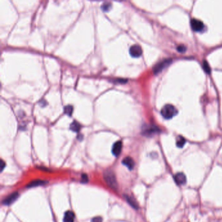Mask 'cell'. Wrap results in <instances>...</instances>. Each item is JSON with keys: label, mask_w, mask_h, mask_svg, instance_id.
Segmentation results:
<instances>
[{"label": "cell", "mask_w": 222, "mask_h": 222, "mask_svg": "<svg viewBox=\"0 0 222 222\" xmlns=\"http://www.w3.org/2000/svg\"><path fill=\"white\" fill-rule=\"evenodd\" d=\"M104 178L108 184V186L113 190L117 188V182L114 173L111 170H106L104 173Z\"/></svg>", "instance_id": "6da1fadb"}, {"label": "cell", "mask_w": 222, "mask_h": 222, "mask_svg": "<svg viewBox=\"0 0 222 222\" xmlns=\"http://www.w3.org/2000/svg\"><path fill=\"white\" fill-rule=\"evenodd\" d=\"M177 113L176 108L171 104H166L162 108L161 114L166 119H170Z\"/></svg>", "instance_id": "7a4b0ae2"}, {"label": "cell", "mask_w": 222, "mask_h": 222, "mask_svg": "<svg viewBox=\"0 0 222 222\" xmlns=\"http://www.w3.org/2000/svg\"><path fill=\"white\" fill-rule=\"evenodd\" d=\"M172 60L171 59H166V60H163L159 63H158L157 65H155V66L153 67V71L154 74H158L162 70H164L166 67L171 63Z\"/></svg>", "instance_id": "3957f363"}, {"label": "cell", "mask_w": 222, "mask_h": 222, "mask_svg": "<svg viewBox=\"0 0 222 222\" xmlns=\"http://www.w3.org/2000/svg\"><path fill=\"white\" fill-rule=\"evenodd\" d=\"M191 27L194 31L199 32L203 31L205 26L202 21L194 18L191 20Z\"/></svg>", "instance_id": "277c9868"}, {"label": "cell", "mask_w": 222, "mask_h": 222, "mask_svg": "<svg viewBox=\"0 0 222 222\" xmlns=\"http://www.w3.org/2000/svg\"><path fill=\"white\" fill-rule=\"evenodd\" d=\"M130 54L133 57H139L142 54V48L138 44H134L130 48Z\"/></svg>", "instance_id": "5b68a950"}, {"label": "cell", "mask_w": 222, "mask_h": 222, "mask_svg": "<svg viewBox=\"0 0 222 222\" xmlns=\"http://www.w3.org/2000/svg\"><path fill=\"white\" fill-rule=\"evenodd\" d=\"M174 180L177 185H184L186 182V176L182 173H178L174 176Z\"/></svg>", "instance_id": "8992f818"}, {"label": "cell", "mask_w": 222, "mask_h": 222, "mask_svg": "<svg viewBox=\"0 0 222 222\" xmlns=\"http://www.w3.org/2000/svg\"><path fill=\"white\" fill-rule=\"evenodd\" d=\"M18 192H14V193L10 194L9 196H7L3 201V204L5 205H9L12 204L14 201H16L18 197Z\"/></svg>", "instance_id": "52a82bcc"}, {"label": "cell", "mask_w": 222, "mask_h": 222, "mask_svg": "<svg viewBox=\"0 0 222 222\" xmlns=\"http://www.w3.org/2000/svg\"><path fill=\"white\" fill-rule=\"evenodd\" d=\"M123 148V143L121 141L115 142L112 147V153L115 157H118L120 154Z\"/></svg>", "instance_id": "ba28073f"}, {"label": "cell", "mask_w": 222, "mask_h": 222, "mask_svg": "<svg viewBox=\"0 0 222 222\" xmlns=\"http://www.w3.org/2000/svg\"><path fill=\"white\" fill-rule=\"evenodd\" d=\"M123 164L127 166L130 170L134 169L135 166V162L132 158L130 157H126L122 161Z\"/></svg>", "instance_id": "9c48e42d"}, {"label": "cell", "mask_w": 222, "mask_h": 222, "mask_svg": "<svg viewBox=\"0 0 222 222\" xmlns=\"http://www.w3.org/2000/svg\"><path fill=\"white\" fill-rule=\"evenodd\" d=\"M47 183L46 181H42V180H35L31 181L29 184H27V188H33V187H37L40 186H43V185L46 184Z\"/></svg>", "instance_id": "30bf717a"}, {"label": "cell", "mask_w": 222, "mask_h": 222, "mask_svg": "<svg viewBox=\"0 0 222 222\" xmlns=\"http://www.w3.org/2000/svg\"><path fill=\"white\" fill-rule=\"evenodd\" d=\"M75 221V214L72 211H66L63 218V222H74Z\"/></svg>", "instance_id": "8fae6325"}, {"label": "cell", "mask_w": 222, "mask_h": 222, "mask_svg": "<svg viewBox=\"0 0 222 222\" xmlns=\"http://www.w3.org/2000/svg\"><path fill=\"white\" fill-rule=\"evenodd\" d=\"M124 197L126 198V199H127V202L133 207V208H134V209H138V205L136 203V201H135V199L134 198H132V197L128 195H126L124 196Z\"/></svg>", "instance_id": "7c38bea8"}, {"label": "cell", "mask_w": 222, "mask_h": 222, "mask_svg": "<svg viewBox=\"0 0 222 222\" xmlns=\"http://www.w3.org/2000/svg\"><path fill=\"white\" fill-rule=\"evenodd\" d=\"M70 128L73 132H78L81 128V126L77 121H74L72 123H71L70 126Z\"/></svg>", "instance_id": "4fadbf2b"}, {"label": "cell", "mask_w": 222, "mask_h": 222, "mask_svg": "<svg viewBox=\"0 0 222 222\" xmlns=\"http://www.w3.org/2000/svg\"><path fill=\"white\" fill-rule=\"evenodd\" d=\"M186 143V139H185L182 136H179L178 139L176 140V145L179 148L183 147V146Z\"/></svg>", "instance_id": "5bb4252c"}, {"label": "cell", "mask_w": 222, "mask_h": 222, "mask_svg": "<svg viewBox=\"0 0 222 222\" xmlns=\"http://www.w3.org/2000/svg\"><path fill=\"white\" fill-rule=\"evenodd\" d=\"M158 130H159L157 128H155V127H152L151 128H148L145 130V134L147 136H149V135L153 134H154V133L158 132Z\"/></svg>", "instance_id": "9a60e30c"}, {"label": "cell", "mask_w": 222, "mask_h": 222, "mask_svg": "<svg viewBox=\"0 0 222 222\" xmlns=\"http://www.w3.org/2000/svg\"><path fill=\"white\" fill-rule=\"evenodd\" d=\"M72 112H73V108L72 106H66L65 108V113L66 114H67L69 116H71L72 113Z\"/></svg>", "instance_id": "2e32d148"}, {"label": "cell", "mask_w": 222, "mask_h": 222, "mask_svg": "<svg viewBox=\"0 0 222 222\" xmlns=\"http://www.w3.org/2000/svg\"><path fill=\"white\" fill-rule=\"evenodd\" d=\"M111 7H112V4L110 3H105L102 5V9L103 11H109Z\"/></svg>", "instance_id": "e0dca14e"}, {"label": "cell", "mask_w": 222, "mask_h": 222, "mask_svg": "<svg viewBox=\"0 0 222 222\" xmlns=\"http://www.w3.org/2000/svg\"><path fill=\"white\" fill-rule=\"evenodd\" d=\"M203 69L206 72H207L208 74H210V68L208 62L206 61H204V62H203Z\"/></svg>", "instance_id": "ac0fdd59"}, {"label": "cell", "mask_w": 222, "mask_h": 222, "mask_svg": "<svg viewBox=\"0 0 222 222\" xmlns=\"http://www.w3.org/2000/svg\"><path fill=\"white\" fill-rule=\"evenodd\" d=\"M89 181V179H88V176L86 174H82V175H81V182H84V183H87Z\"/></svg>", "instance_id": "d6986e66"}, {"label": "cell", "mask_w": 222, "mask_h": 222, "mask_svg": "<svg viewBox=\"0 0 222 222\" xmlns=\"http://www.w3.org/2000/svg\"><path fill=\"white\" fill-rule=\"evenodd\" d=\"M186 46H184V45H180L178 46V48H177V50H178L179 51H180V52H184L185 51H186Z\"/></svg>", "instance_id": "ffe728a7"}, {"label": "cell", "mask_w": 222, "mask_h": 222, "mask_svg": "<svg viewBox=\"0 0 222 222\" xmlns=\"http://www.w3.org/2000/svg\"><path fill=\"white\" fill-rule=\"evenodd\" d=\"M102 219L99 216L94 218L91 221V222H102Z\"/></svg>", "instance_id": "44dd1931"}, {"label": "cell", "mask_w": 222, "mask_h": 222, "mask_svg": "<svg viewBox=\"0 0 222 222\" xmlns=\"http://www.w3.org/2000/svg\"><path fill=\"white\" fill-rule=\"evenodd\" d=\"M2 167H1V169H2V170L3 169V168H4V166H5V163H4V162L3 161V160H2Z\"/></svg>", "instance_id": "7402d4cb"}]
</instances>
